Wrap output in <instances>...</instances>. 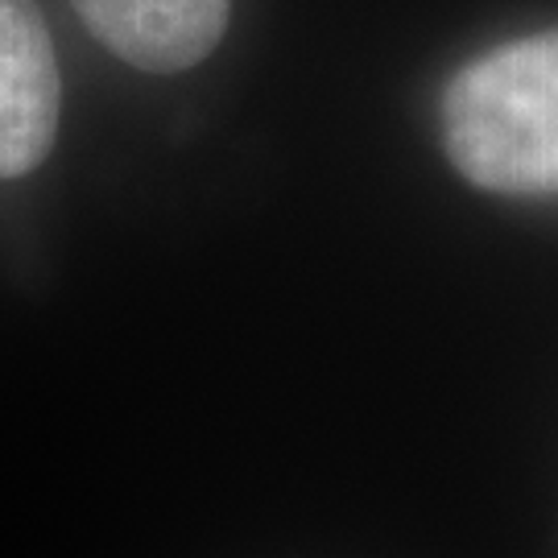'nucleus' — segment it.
I'll use <instances>...</instances> for the list:
<instances>
[{
  "label": "nucleus",
  "mask_w": 558,
  "mask_h": 558,
  "mask_svg": "<svg viewBox=\"0 0 558 558\" xmlns=\"http://www.w3.org/2000/svg\"><path fill=\"white\" fill-rule=\"evenodd\" d=\"M62 75L34 0H0V179L38 170L59 137Z\"/></svg>",
  "instance_id": "nucleus-2"
},
{
  "label": "nucleus",
  "mask_w": 558,
  "mask_h": 558,
  "mask_svg": "<svg viewBox=\"0 0 558 558\" xmlns=\"http://www.w3.org/2000/svg\"><path fill=\"white\" fill-rule=\"evenodd\" d=\"M83 25L120 62L174 75L203 62L228 29V0H71Z\"/></svg>",
  "instance_id": "nucleus-3"
},
{
  "label": "nucleus",
  "mask_w": 558,
  "mask_h": 558,
  "mask_svg": "<svg viewBox=\"0 0 558 558\" xmlns=\"http://www.w3.org/2000/svg\"><path fill=\"white\" fill-rule=\"evenodd\" d=\"M447 158L497 195H558V29L505 41L442 96Z\"/></svg>",
  "instance_id": "nucleus-1"
}]
</instances>
